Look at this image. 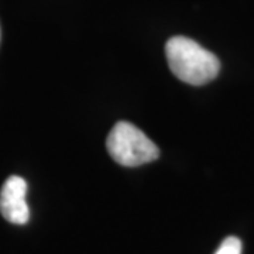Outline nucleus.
Segmentation results:
<instances>
[{
    "mask_svg": "<svg viewBox=\"0 0 254 254\" xmlns=\"http://www.w3.org/2000/svg\"><path fill=\"white\" fill-rule=\"evenodd\" d=\"M110 157L123 167H138L158 158V147L128 122H119L106 140Z\"/></svg>",
    "mask_w": 254,
    "mask_h": 254,
    "instance_id": "2",
    "label": "nucleus"
},
{
    "mask_svg": "<svg viewBox=\"0 0 254 254\" xmlns=\"http://www.w3.org/2000/svg\"><path fill=\"white\" fill-rule=\"evenodd\" d=\"M27 182L18 175H11L0 190V213L13 225H26L30 209L26 202Z\"/></svg>",
    "mask_w": 254,
    "mask_h": 254,
    "instance_id": "3",
    "label": "nucleus"
},
{
    "mask_svg": "<svg viewBox=\"0 0 254 254\" xmlns=\"http://www.w3.org/2000/svg\"><path fill=\"white\" fill-rule=\"evenodd\" d=\"M215 254H242V242L235 236H230L222 242Z\"/></svg>",
    "mask_w": 254,
    "mask_h": 254,
    "instance_id": "4",
    "label": "nucleus"
},
{
    "mask_svg": "<svg viewBox=\"0 0 254 254\" xmlns=\"http://www.w3.org/2000/svg\"><path fill=\"white\" fill-rule=\"evenodd\" d=\"M0 36H1V33H0Z\"/></svg>",
    "mask_w": 254,
    "mask_h": 254,
    "instance_id": "5",
    "label": "nucleus"
},
{
    "mask_svg": "<svg viewBox=\"0 0 254 254\" xmlns=\"http://www.w3.org/2000/svg\"><path fill=\"white\" fill-rule=\"evenodd\" d=\"M165 55L174 75L190 85H205L213 81L220 71L218 57L188 37L170 38Z\"/></svg>",
    "mask_w": 254,
    "mask_h": 254,
    "instance_id": "1",
    "label": "nucleus"
}]
</instances>
